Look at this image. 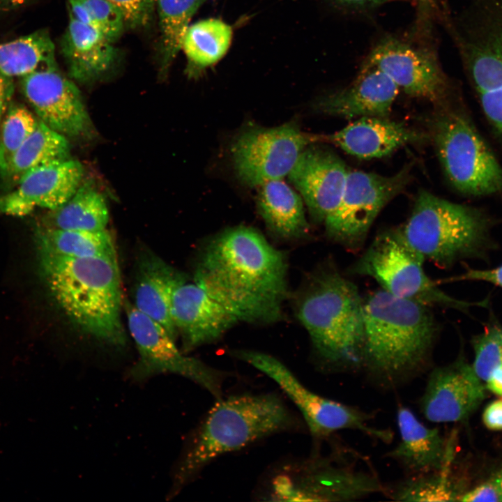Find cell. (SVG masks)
Wrapping results in <instances>:
<instances>
[{"label":"cell","mask_w":502,"mask_h":502,"mask_svg":"<svg viewBox=\"0 0 502 502\" xmlns=\"http://www.w3.org/2000/svg\"><path fill=\"white\" fill-rule=\"evenodd\" d=\"M425 259L406 240L401 227L376 235L365 251L349 268L351 275L376 280L381 289L428 307H440L468 314L473 307H487L488 299L459 300L441 290L424 270Z\"/></svg>","instance_id":"obj_10"},{"label":"cell","mask_w":502,"mask_h":502,"mask_svg":"<svg viewBox=\"0 0 502 502\" xmlns=\"http://www.w3.org/2000/svg\"><path fill=\"white\" fill-rule=\"evenodd\" d=\"M128 330L139 357L128 376L142 382L162 374H174L190 379L208 391L217 400L222 398L225 374L201 360L187 356L158 322L124 302Z\"/></svg>","instance_id":"obj_13"},{"label":"cell","mask_w":502,"mask_h":502,"mask_svg":"<svg viewBox=\"0 0 502 502\" xmlns=\"http://www.w3.org/2000/svg\"><path fill=\"white\" fill-rule=\"evenodd\" d=\"M22 89L38 119L50 128L75 139H90L95 128L76 85L57 68L22 77Z\"/></svg>","instance_id":"obj_16"},{"label":"cell","mask_w":502,"mask_h":502,"mask_svg":"<svg viewBox=\"0 0 502 502\" xmlns=\"http://www.w3.org/2000/svg\"><path fill=\"white\" fill-rule=\"evenodd\" d=\"M474 354L473 369L485 382L490 373L502 367V324L492 312L482 330L471 340Z\"/></svg>","instance_id":"obj_35"},{"label":"cell","mask_w":502,"mask_h":502,"mask_svg":"<svg viewBox=\"0 0 502 502\" xmlns=\"http://www.w3.org/2000/svg\"><path fill=\"white\" fill-rule=\"evenodd\" d=\"M257 188V209L273 235L294 240L308 234L309 225L299 193L282 179L269 181Z\"/></svg>","instance_id":"obj_26"},{"label":"cell","mask_w":502,"mask_h":502,"mask_svg":"<svg viewBox=\"0 0 502 502\" xmlns=\"http://www.w3.org/2000/svg\"><path fill=\"white\" fill-rule=\"evenodd\" d=\"M438 17L450 36L482 112L502 140V0H467Z\"/></svg>","instance_id":"obj_7"},{"label":"cell","mask_w":502,"mask_h":502,"mask_svg":"<svg viewBox=\"0 0 502 502\" xmlns=\"http://www.w3.org/2000/svg\"><path fill=\"white\" fill-rule=\"evenodd\" d=\"M487 388L464 357L430 372L419 405L423 416L434 423L467 419L486 397Z\"/></svg>","instance_id":"obj_17"},{"label":"cell","mask_w":502,"mask_h":502,"mask_svg":"<svg viewBox=\"0 0 502 502\" xmlns=\"http://www.w3.org/2000/svg\"><path fill=\"white\" fill-rule=\"evenodd\" d=\"M448 281H474L483 282L502 288V264L493 268L485 269L466 267L462 274L452 277Z\"/></svg>","instance_id":"obj_39"},{"label":"cell","mask_w":502,"mask_h":502,"mask_svg":"<svg viewBox=\"0 0 502 502\" xmlns=\"http://www.w3.org/2000/svg\"><path fill=\"white\" fill-rule=\"evenodd\" d=\"M52 68H57L55 47L45 29L0 43V73L5 76L23 77Z\"/></svg>","instance_id":"obj_28"},{"label":"cell","mask_w":502,"mask_h":502,"mask_svg":"<svg viewBox=\"0 0 502 502\" xmlns=\"http://www.w3.org/2000/svg\"><path fill=\"white\" fill-rule=\"evenodd\" d=\"M487 390L502 397V367L494 370L485 381Z\"/></svg>","instance_id":"obj_43"},{"label":"cell","mask_w":502,"mask_h":502,"mask_svg":"<svg viewBox=\"0 0 502 502\" xmlns=\"http://www.w3.org/2000/svg\"><path fill=\"white\" fill-rule=\"evenodd\" d=\"M184 277L151 251L144 250L138 257L132 304L162 326L175 340L178 333L172 317V296Z\"/></svg>","instance_id":"obj_24"},{"label":"cell","mask_w":502,"mask_h":502,"mask_svg":"<svg viewBox=\"0 0 502 502\" xmlns=\"http://www.w3.org/2000/svg\"><path fill=\"white\" fill-rule=\"evenodd\" d=\"M420 1H424V2H432V1H435V0H420Z\"/></svg>","instance_id":"obj_46"},{"label":"cell","mask_w":502,"mask_h":502,"mask_svg":"<svg viewBox=\"0 0 502 502\" xmlns=\"http://www.w3.org/2000/svg\"><path fill=\"white\" fill-rule=\"evenodd\" d=\"M492 478L497 483L499 489L502 493V468L494 474Z\"/></svg>","instance_id":"obj_45"},{"label":"cell","mask_w":502,"mask_h":502,"mask_svg":"<svg viewBox=\"0 0 502 502\" xmlns=\"http://www.w3.org/2000/svg\"><path fill=\"white\" fill-rule=\"evenodd\" d=\"M112 41L100 31L70 16L61 52L70 76L81 83L94 82L112 66L116 57Z\"/></svg>","instance_id":"obj_25"},{"label":"cell","mask_w":502,"mask_h":502,"mask_svg":"<svg viewBox=\"0 0 502 502\" xmlns=\"http://www.w3.org/2000/svg\"><path fill=\"white\" fill-rule=\"evenodd\" d=\"M287 261L257 230L229 228L208 240L194 282L238 321L268 324L282 318L288 296Z\"/></svg>","instance_id":"obj_1"},{"label":"cell","mask_w":502,"mask_h":502,"mask_svg":"<svg viewBox=\"0 0 502 502\" xmlns=\"http://www.w3.org/2000/svg\"><path fill=\"white\" fill-rule=\"evenodd\" d=\"M232 29L224 21L208 18L190 25L181 49L187 58L185 73L197 79L227 52L232 40Z\"/></svg>","instance_id":"obj_27"},{"label":"cell","mask_w":502,"mask_h":502,"mask_svg":"<svg viewBox=\"0 0 502 502\" xmlns=\"http://www.w3.org/2000/svg\"><path fill=\"white\" fill-rule=\"evenodd\" d=\"M451 464L444 468L408 477L384 493L395 501H459L462 494L452 476Z\"/></svg>","instance_id":"obj_33"},{"label":"cell","mask_w":502,"mask_h":502,"mask_svg":"<svg viewBox=\"0 0 502 502\" xmlns=\"http://www.w3.org/2000/svg\"><path fill=\"white\" fill-rule=\"evenodd\" d=\"M459 501L469 502H502V493L494 479L492 477L488 480L463 492L459 499Z\"/></svg>","instance_id":"obj_38"},{"label":"cell","mask_w":502,"mask_h":502,"mask_svg":"<svg viewBox=\"0 0 502 502\" xmlns=\"http://www.w3.org/2000/svg\"><path fill=\"white\" fill-rule=\"evenodd\" d=\"M342 10L363 13L376 8L383 4L397 0H330Z\"/></svg>","instance_id":"obj_40"},{"label":"cell","mask_w":502,"mask_h":502,"mask_svg":"<svg viewBox=\"0 0 502 502\" xmlns=\"http://www.w3.org/2000/svg\"><path fill=\"white\" fill-rule=\"evenodd\" d=\"M296 421L273 393H242L218 400L196 429L173 475L177 494L211 462L258 440L295 428Z\"/></svg>","instance_id":"obj_4"},{"label":"cell","mask_w":502,"mask_h":502,"mask_svg":"<svg viewBox=\"0 0 502 502\" xmlns=\"http://www.w3.org/2000/svg\"><path fill=\"white\" fill-rule=\"evenodd\" d=\"M239 358L278 384L301 411L314 439L321 441L338 431L350 429L386 443L393 440L391 430L372 425V414L309 390L276 358L263 352L241 350Z\"/></svg>","instance_id":"obj_12"},{"label":"cell","mask_w":502,"mask_h":502,"mask_svg":"<svg viewBox=\"0 0 502 502\" xmlns=\"http://www.w3.org/2000/svg\"><path fill=\"white\" fill-rule=\"evenodd\" d=\"M436 108L429 121V137L452 186L473 197L502 192V165L460 97Z\"/></svg>","instance_id":"obj_8"},{"label":"cell","mask_w":502,"mask_h":502,"mask_svg":"<svg viewBox=\"0 0 502 502\" xmlns=\"http://www.w3.org/2000/svg\"><path fill=\"white\" fill-rule=\"evenodd\" d=\"M496 223L480 208L452 202L423 190L401 228L425 261L448 269L466 259L489 264L499 246L492 234Z\"/></svg>","instance_id":"obj_6"},{"label":"cell","mask_w":502,"mask_h":502,"mask_svg":"<svg viewBox=\"0 0 502 502\" xmlns=\"http://www.w3.org/2000/svg\"><path fill=\"white\" fill-rule=\"evenodd\" d=\"M348 173L336 153L314 143L301 153L288 178L312 220L324 223L340 202Z\"/></svg>","instance_id":"obj_18"},{"label":"cell","mask_w":502,"mask_h":502,"mask_svg":"<svg viewBox=\"0 0 502 502\" xmlns=\"http://www.w3.org/2000/svg\"><path fill=\"white\" fill-rule=\"evenodd\" d=\"M38 123L24 106L10 104L0 125V174L6 177L12 160Z\"/></svg>","instance_id":"obj_34"},{"label":"cell","mask_w":502,"mask_h":502,"mask_svg":"<svg viewBox=\"0 0 502 502\" xmlns=\"http://www.w3.org/2000/svg\"><path fill=\"white\" fill-rule=\"evenodd\" d=\"M397 423L400 442L385 457L398 463L408 476L438 471L452 464V444L438 429L425 425L403 405L397 408Z\"/></svg>","instance_id":"obj_22"},{"label":"cell","mask_w":502,"mask_h":502,"mask_svg":"<svg viewBox=\"0 0 502 502\" xmlns=\"http://www.w3.org/2000/svg\"><path fill=\"white\" fill-rule=\"evenodd\" d=\"M83 173L82 164L70 158L36 168L0 197V214L22 217L36 208L54 210L75 193Z\"/></svg>","instance_id":"obj_19"},{"label":"cell","mask_w":502,"mask_h":502,"mask_svg":"<svg viewBox=\"0 0 502 502\" xmlns=\"http://www.w3.org/2000/svg\"><path fill=\"white\" fill-rule=\"evenodd\" d=\"M303 132L295 122L242 129L231 144L230 155L237 178L248 187L288 176L303 150L321 140Z\"/></svg>","instance_id":"obj_14"},{"label":"cell","mask_w":502,"mask_h":502,"mask_svg":"<svg viewBox=\"0 0 502 502\" xmlns=\"http://www.w3.org/2000/svg\"><path fill=\"white\" fill-rule=\"evenodd\" d=\"M385 489L368 459L340 444L326 455L284 467L273 478L268 496L273 501H349Z\"/></svg>","instance_id":"obj_9"},{"label":"cell","mask_w":502,"mask_h":502,"mask_svg":"<svg viewBox=\"0 0 502 502\" xmlns=\"http://www.w3.org/2000/svg\"><path fill=\"white\" fill-rule=\"evenodd\" d=\"M362 369L384 389L401 386L429 367L439 333L429 307L380 289L363 298Z\"/></svg>","instance_id":"obj_2"},{"label":"cell","mask_w":502,"mask_h":502,"mask_svg":"<svg viewBox=\"0 0 502 502\" xmlns=\"http://www.w3.org/2000/svg\"><path fill=\"white\" fill-rule=\"evenodd\" d=\"M14 91L12 78L0 73V125L11 101Z\"/></svg>","instance_id":"obj_42"},{"label":"cell","mask_w":502,"mask_h":502,"mask_svg":"<svg viewBox=\"0 0 502 502\" xmlns=\"http://www.w3.org/2000/svg\"><path fill=\"white\" fill-rule=\"evenodd\" d=\"M324 138L351 155L369 160L387 156L404 145L425 139V135L388 117L367 116Z\"/></svg>","instance_id":"obj_23"},{"label":"cell","mask_w":502,"mask_h":502,"mask_svg":"<svg viewBox=\"0 0 502 502\" xmlns=\"http://www.w3.org/2000/svg\"><path fill=\"white\" fill-rule=\"evenodd\" d=\"M39 254L73 258L117 257L106 230H66L39 227L36 234Z\"/></svg>","instance_id":"obj_29"},{"label":"cell","mask_w":502,"mask_h":502,"mask_svg":"<svg viewBox=\"0 0 502 502\" xmlns=\"http://www.w3.org/2000/svg\"><path fill=\"white\" fill-rule=\"evenodd\" d=\"M109 211L103 196L89 184H83L62 206L50 211L45 227L84 231L105 229Z\"/></svg>","instance_id":"obj_30"},{"label":"cell","mask_w":502,"mask_h":502,"mask_svg":"<svg viewBox=\"0 0 502 502\" xmlns=\"http://www.w3.org/2000/svg\"><path fill=\"white\" fill-rule=\"evenodd\" d=\"M29 0H0V12H9L24 6Z\"/></svg>","instance_id":"obj_44"},{"label":"cell","mask_w":502,"mask_h":502,"mask_svg":"<svg viewBox=\"0 0 502 502\" xmlns=\"http://www.w3.org/2000/svg\"><path fill=\"white\" fill-rule=\"evenodd\" d=\"M399 91L398 86L386 74L363 64L351 84L319 97L313 107L319 113L345 119L388 117Z\"/></svg>","instance_id":"obj_21"},{"label":"cell","mask_w":502,"mask_h":502,"mask_svg":"<svg viewBox=\"0 0 502 502\" xmlns=\"http://www.w3.org/2000/svg\"><path fill=\"white\" fill-rule=\"evenodd\" d=\"M482 421L491 430H502V397L491 402L482 413Z\"/></svg>","instance_id":"obj_41"},{"label":"cell","mask_w":502,"mask_h":502,"mask_svg":"<svg viewBox=\"0 0 502 502\" xmlns=\"http://www.w3.org/2000/svg\"><path fill=\"white\" fill-rule=\"evenodd\" d=\"M410 172L409 165L392 176L349 171L340 202L324 222L328 238L351 252L360 250L379 213L410 181Z\"/></svg>","instance_id":"obj_15"},{"label":"cell","mask_w":502,"mask_h":502,"mask_svg":"<svg viewBox=\"0 0 502 502\" xmlns=\"http://www.w3.org/2000/svg\"><path fill=\"white\" fill-rule=\"evenodd\" d=\"M172 317L185 353L212 343L238 321L197 284L184 277L175 287Z\"/></svg>","instance_id":"obj_20"},{"label":"cell","mask_w":502,"mask_h":502,"mask_svg":"<svg viewBox=\"0 0 502 502\" xmlns=\"http://www.w3.org/2000/svg\"><path fill=\"white\" fill-rule=\"evenodd\" d=\"M296 315L321 366L334 372L362 369L363 298L354 283L328 262L311 273L295 298Z\"/></svg>","instance_id":"obj_3"},{"label":"cell","mask_w":502,"mask_h":502,"mask_svg":"<svg viewBox=\"0 0 502 502\" xmlns=\"http://www.w3.org/2000/svg\"><path fill=\"white\" fill-rule=\"evenodd\" d=\"M123 15L125 22L137 28L146 26L151 21L155 0H107Z\"/></svg>","instance_id":"obj_37"},{"label":"cell","mask_w":502,"mask_h":502,"mask_svg":"<svg viewBox=\"0 0 502 502\" xmlns=\"http://www.w3.org/2000/svg\"><path fill=\"white\" fill-rule=\"evenodd\" d=\"M70 146L64 135L39 119L34 130L15 154L5 177L16 185L29 172L39 167L68 159Z\"/></svg>","instance_id":"obj_31"},{"label":"cell","mask_w":502,"mask_h":502,"mask_svg":"<svg viewBox=\"0 0 502 502\" xmlns=\"http://www.w3.org/2000/svg\"><path fill=\"white\" fill-rule=\"evenodd\" d=\"M39 256L49 289L68 319L100 341L124 346L126 334L121 320L117 257Z\"/></svg>","instance_id":"obj_5"},{"label":"cell","mask_w":502,"mask_h":502,"mask_svg":"<svg viewBox=\"0 0 502 502\" xmlns=\"http://www.w3.org/2000/svg\"><path fill=\"white\" fill-rule=\"evenodd\" d=\"M209 0H155L161 31V74L167 73L181 50L189 22L197 10Z\"/></svg>","instance_id":"obj_32"},{"label":"cell","mask_w":502,"mask_h":502,"mask_svg":"<svg viewBox=\"0 0 502 502\" xmlns=\"http://www.w3.org/2000/svg\"><path fill=\"white\" fill-rule=\"evenodd\" d=\"M427 15L421 13L410 33L386 35L378 40L363 64L381 70L406 95L437 107L450 102L459 94L441 65L430 34H427Z\"/></svg>","instance_id":"obj_11"},{"label":"cell","mask_w":502,"mask_h":502,"mask_svg":"<svg viewBox=\"0 0 502 502\" xmlns=\"http://www.w3.org/2000/svg\"><path fill=\"white\" fill-rule=\"evenodd\" d=\"M96 28L112 42L121 33L125 22L121 12L107 0H80Z\"/></svg>","instance_id":"obj_36"}]
</instances>
